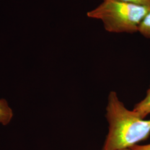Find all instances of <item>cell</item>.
<instances>
[{
  "label": "cell",
  "instance_id": "obj_1",
  "mask_svg": "<svg viewBox=\"0 0 150 150\" xmlns=\"http://www.w3.org/2000/svg\"><path fill=\"white\" fill-rule=\"evenodd\" d=\"M106 111L109 131L103 150L131 148L150 135V120H145L134 110L127 109L115 92L108 96Z\"/></svg>",
  "mask_w": 150,
  "mask_h": 150
},
{
  "label": "cell",
  "instance_id": "obj_2",
  "mask_svg": "<svg viewBox=\"0 0 150 150\" xmlns=\"http://www.w3.org/2000/svg\"><path fill=\"white\" fill-rule=\"evenodd\" d=\"M150 10V7L117 0H103L96 8L87 12L92 18L100 20L108 32H138L139 24Z\"/></svg>",
  "mask_w": 150,
  "mask_h": 150
},
{
  "label": "cell",
  "instance_id": "obj_3",
  "mask_svg": "<svg viewBox=\"0 0 150 150\" xmlns=\"http://www.w3.org/2000/svg\"><path fill=\"white\" fill-rule=\"evenodd\" d=\"M142 118L150 114V87L144 100L137 103L133 110Z\"/></svg>",
  "mask_w": 150,
  "mask_h": 150
},
{
  "label": "cell",
  "instance_id": "obj_4",
  "mask_svg": "<svg viewBox=\"0 0 150 150\" xmlns=\"http://www.w3.org/2000/svg\"><path fill=\"white\" fill-rule=\"evenodd\" d=\"M13 117V111L5 99H0V123L7 125Z\"/></svg>",
  "mask_w": 150,
  "mask_h": 150
},
{
  "label": "cell",
  "instance_id": "obj_5",
  "mask_svg": "<svg viewBox=\"0 0 150 150\" xmlns=\"http://www.w3.org/2000/svg\"><path fill=\"white\" fill-rule=\"evenodd\" d=\"M138 32L145 38H150V10L140 23Z\"/></svg>",
  "mask_w": 150,
  "mask_h": 150
},
{
  "label": "cell",
  "instance_id": "obj_6",
  "mask_svg": "<svg viewBox=\"0 0 150 150\" xmlns=\"http://www.w3.org/2000/svg\"><path fill=\"white\" fill-rule=\"evenodd\" d=\"M124 2L150 7V0H117Z\"/></svg>",
  "mask_w": 150,
  "mask_h": 150
},
{
  "label": "cell",
  "instance_id": "obj_7",
  "mask_svg": "<svg viewBox=\"0 0 150 150\" xmlns=\"http://www.w3.org/2000/svg\"><path fill=\"white\" fill-rule=\"evenodd\" d=\"M134 147L137 150H150V144L149 145L139 146V145H134Z\"/></svg>",
  "mask_w": 150,
  "mask_h": 150
},
{
  "label": "cell",
  "instance_id": "obj_8",
  "mask_svg": "<svg viewBox=\"0 0 150 150\" xmlns=\"http://www.w3.org/2000/svg\"><path fill=\"white\" fill-rule=\"evenodd\" d=\"M137 150L135 147H134V146H133L132 147H131V148H129V149H122V150Z\"/></svg>",
  "mask_w": 150,
  "mask_h": 150
}]
</instances>
